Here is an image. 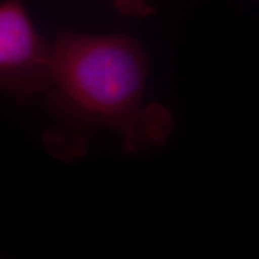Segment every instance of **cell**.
Wrapping results in <instances>:
<instances>
[{"label":"cell","mask_w":259,"mask_h":259,"mask_svg":"<svg viewBox=\"0 0 259 259\" xmlns=\"http://www.w3.org/2000/svg\"><path fill=\"white\" fill-rule=\"evenodd\" d=\"M147 54L126 35L63 32L53 45L47 107L57 125L45 135L52 154H83L89 136L112 130L131 153L160 145L170 132L169 112L143 106Z\"/></svg>","instance_id":"obj_1"},{"label":"cell","mask_w":259,"mask_h":259,"mask_svg":"<svg viewBox=\"0 0 259 259\" xmlns=\"http://www.w3.org/2000/svg\"><path fill=\"white\" fill-rule=\"evenodd\" d=\"M50 46L32 25L19 0L0 4V92L19 102L46 94L51 83Z\"/></svg>","instance_id":"obj_2"},{"label":"cell","mask_w":259,"mask_h":259,"mask_svg":"<svg viewBox=\"0 0 259 259\" xmlns=\"http://www.w3.org/2000/svg\"><path fill=\"white\" fill-rule=\"evenodd\" d=\"M115 9L121 15L130 17H147L153 14V9L148 5L147 0H113Z\"/></svg>","instance_id":"obj_3"}]
</instances>
